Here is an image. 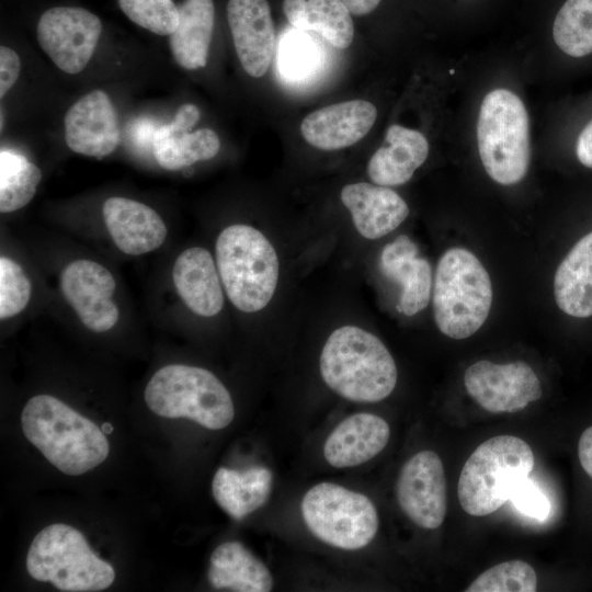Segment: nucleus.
I'll return each instance as SVG.
<instances>
[{"label": "nucleus", "instance_id": "1", "mask_svg": "<svg viewBox=\"0 0 592 592\" xmlns=\"http://www.w3.org/2000/svg\"><path fill=\"white\" fill-rule=\"evenodd\" d=\"M21 426L25 437L66 475H82L109 456L102 429L54 396L31 398L22 410Z\"/></svg>", "mask_w": 592, "mask_h": 592}, {"label": "nucleus", "instance_id": "2", "mask_svg": "<svg viewBox=\"0 0 592 592\" xmlns=\"http://www.w3.org/2000/svg\"><path fill=\"white\" fill-rule=\"evenodd\" d=\"M320 374L334 392L356 402L387 398L398 377L385 344L355 326H343L329 335L320 354Z\"/></svg>", "mask_w": 592, "mask_h": 592}, {"label": "nucleus", "instance_id": "3", "mask_svg": "<svg viewBox=\"0 0 592 592\" xmlns=\"http://www.w3.org/2000/svg\"><path fill=\"white\" fill-rule=\"evenodd\" d=\"M216 265L232 305L243 312L262 310L278 281V258L258 229L236 224L225 228L215 246Z\"/></svg>", "mask_w": 592, "mask_h": 592}, {"label": "nucleus", "instance_id": "4", "mask_svg": "<svg viewBox=\"0 0 592 592\" xmlns=\"http://www.w3.org/2000/svg\"><path fill=\"white\" fill-rule=\"evenodd\" d=\"M535 465L531 446L513 435H498L481 443L459 475L457 496L463 510L486 516L510 500L513 489Z\"/></svg>", "mask_w": 592, "mask_h": 592}, {"label": "nucleus", "instance_id": "5", "mask_svg": "<svg viewBox=\"0 0 592 592\" xmlns=\"http://www.w3.org/2000/svg\"><path fill=\"white\" fill-rule=\"evenodd\" d=\"M492 303L488 272L470 251L452 248L443 253L433 286L434 320L448 338L473 335L486 321Z\"/></svg>", "mask_w": 592, "mask_h": 592}, {"label": "nucleus", "instance_id": "6", "mask_svg": "<svg viewBox=\"0 0 592 592\" xmlns=\"http://www.w3.org/2000/svg\"><path fill=\"white\" fill-rule=\"evenodd\" d=\"M148 408L163 418H186L209 430L231 423L235 407L225 385L212 372L183 364L158 369L145 388Z\"/></svg>", "mask_w": 592, "mask_h": 592}, {"label": "nucleus", "instance_id": "7", "mask_svg": "<svg viewBox=\"0 0 592 592\" xmlns=\"http://www.w3.org/2000/svg\"><path fill=\"white\" fill-rule=\"evenodd\" d=\"M29 574L50 581L66 592H94L109 588L113 567L98 557L83 534L67 524H52L33 539L26 556Z\"/></svg>", "mask_w": 592, "mask_h": 592}, {"label": "nucleus", "instance_id": "8", "mask_svg": "<svg viewBox=\"0 0 592 592\" xmlns=\"http://www.w3.org/2000/svg\"><path fill=\"white\" fill-rule=\"evenodd\" d=\"M479 156L488 175L499 184L519 183L530 164V125L525 105L508 89L483 98L477 122Z\"/></svg>", "mask_w": 592, "mask_h": 592}, {"label": "nucleus", "instance_id": "9", "mask_svg": "<svg viewBox=\"0 0 592 592\" xmlns=\"http://www.w3.org/2000/svg\"><path fill=\"white\" fill-rule=\"evenodd\" d=\"M309 531L323 543L344 550L367 546L378 531V514L363 493L333 482L310 488L300 503Z\"/></svg>", "mask_w": 592, "mask_h": 592}, {"label": "nucleus", "instance_id": "10", "mask_svg": "<svg viewBox=\"0 0 592 592\" xmlns=\"http://www.w3.org/2000/svg\"><path fill=\"white\" fill-rule=\"evenodd\" d=\"M42 49L64 72L75 75L91 59L102 33V23L92 12L77 7H55L37 23Z\"/></svg>", "mask_w": 592, "mask_h": 592}, {"label": "nucleus", "instance_id": "11", "mask_svg": "<svg viewBox=\"0 0 592 592\" xmlns=\"http://www.w3.org/2000/svg\"><path fill=\"white\" fill-rule=\"evenodd\" d=\"M464 385L468 395L491 413L520 411L543 394L537 375L521 361L508 364L478 361L466 369Z\"/></svg>", "mask_w": 592, "mask_h": 592}, {"label": "nucleus", "instance_id": "12", "mask_svg": "<svg viewBox=\"0 0 592 592\" xmlns=\"http://www.w3.org/2000/svg\"><path fill=\"white\" fill-rule=\"evenodd\" d=\"M401 511L419 527L435 530L447 511L446 479L440 456L422 451L402 466L396 485Z\"/></svg>", "mask_w": 592, "mask_h": 592}, {"label": "nucleus", "instance_id": "13", "mask_svg": "<svg viewBox=\"0 0 592 592\" xmlns=\"http://www.w3.org/2000/svg\"><path fill=\"white\" fill-rule=\"evenodd\" d=\"M60 288L81 322L91 331L105 332L118 320V308L112 300L116 282L98 262L76 260L61 272Z\"/></svg>", "mask_w": 592, "mask_h": 592}, {"label": "nucleus", "instance_id": "14", "mask_svg": "<svg viewBox=\"0 0 592 592\" xmlns=\"http://www.w3.org/2000/svg\"><path fill=\"white\" fill-rule=\"evenodd\" d=\"M64 123L66 144L77 153L101 159L118 144L117 114L102 90H93L75 102Z\"/></svg>", "mask_w": 592, "mask_h": 592}, {"label": "nucleus", "instance_id": "15", "mask_svg": "<svg viewBox=\"0 0 592 592\" xmlns=\"http://www.w3.org/2000/svg\"><path fill=\"white\" fill-rule=\"evenodd\" d=\"M227 19L238 59L253 78L263 77L275 52V29L266 0H229Z\"/></svg>", "mask_w": 592, "mask_h": 592}, {"label": "nucleus", "instance_id": "16", "mask_svg": "<svg viewBox=\"0 0 592 592\" xmlns=\"http://www.w3.org/2000/svg\"><path fill=\"white\" fill-rule=\"evenodd\" d=\"M200 119L196 105L180 106L173 121L160 126L152 140L153 157L167 170H179L214 158L220 148L218 135L210 128L190 132Z\"/></svg>", "mask_w": 592, "mask_h": 592}, {"label": "nucleus", "instance_id": "17", "mask_svg": "<svg viewBox=\"0 0 592 592\" xmlns=\"http://www.w3.org/2000/svg\"><path fill=\"white\" fill-rule=\"evenodd\" d=\"M376 107L365 100L331 104L311 112L301 122L304 139L321 150H338L360 141L373 127Z\"/></svg>", "mask_w": 592, "mask_h": 592}, {"label": "nucleus", "instance_id": "18", "mask_svg": "<svg viewBox=\"0 0 592 592\" xmlns=\"http://www.w3.org/2000/svg\"><path fill=\"white\" fill-rule=\"evenodd\" d=\"M102 215L115 246L126 254L153 251L167 238L168 230L160 215L140 202L110 197L102 206Z\"/></svg>", "mask_w": 592, "mask_h": 592}, {"label": "nucleus", "instance_id": "19", "mask_svg": "<svg viewBox=\"0 0 592 592\" xmlns=\"http://www.w3.org/2000/svg\"><path fill=\"white\" fill-rule=\"evenodd\" d=\"M418 253L417 244L400 235L383 248L379 258L382 273L401 286L397 310L408 317L423 310L431 297V265Z\"/></svg>", "mask_w": 592, "mask_h": 592}, {"label": "nucleus", "instance_id": "20", "mask_svg": "<svg viewBox=\"0 0 592 592\" xmlns=\"http://www.w3.org/2000/svg\"><path fill=\"white\" fill-rule=\"evenodd\" d=\"M358 234L371 240L394 231L409 215L405 200L388 186L366 182L345 185L340 194Z\"/></svg>", "mask_w": 592, "mask_h": 592}, {"label": "nucleus", "instance_id": "21", "mask_svg": "<svg viewBox=\"0 0 592 592\" xmlns=\"http://www.w3.org/2000/svg\"><path fill=\"white\" fill-rule=\"evenodd\" d=\"M390 437L388 423L380 417L361 412L350 415L330 433L323 456L335 468L354 467L379 454Z\"/></svg>", "mask_w": 592, "mask_h": 592}, {"label": "nucleus", "instance_id": "22", "mask_svg": "<svg viewBox=\"0 0 592 592\" xmlns=\"http://www.w3.org/2000/svg\"><path fill=\"white\" fill-rule=\"evenodd\" d=\"M172 281L180 298L195 315L213 317L223 309L221 280L206 249L184 250L174 262Z\"/></svg>", "mask_w": 592, "mask_h": 592}, {"label": "nucleus", "instance_id": "23", "mask_svg": "<svg viewBox=\"0 0 592 592\" xmlns=\"http://www.w3.org/2000/svg\"><path fill=\"white\" fill-rule=\"evenodd\" d=\"M428 155L429 143L422 133L394 124L369 159L367 174L377 185H401L412 178Z\"/></svg>", "mask_w": 592, "mask_h": 592}, {"label": "nucleus", "instance_id": "24", "mask_svg": "<svg viewBox=\"0 0 592 592\" xmlns=\"http://www.w3.org/2000/svg\"><path fill=\"white\" fill-rule=\"evenodd\" d=\"M207 578L218 590L269 592L273 588L269 568L238 542L220 544L213 551Z\"/></svg>", "mask_w": 592, "mask_h": 592}, {"label": "nucleus", "instance_id": "25", "mask_svg": "<svg viewBox=\"0 0 592 592\" xmlns=\"http://www.w3.org/2000/svg\"><path fill=\"white\" fill-rule=\"evenodd\" d=\"M554 295L565 314L578 318L592 316V231L582 237L559 264Z\"/></svg>", "mask_w": 592, "mask_h": 592}, {"label": "nucleus", "instance_id": "26", "mask_svg": "<svg viewBox=\"0 0 592 592\" xmlns=\"http://www.w3.org/2000/svg\"><path fill=\"white\" fill-rule=\"evenodd\" d=\"M215 21L213 0H185L179 8V24L170 35L173 58L184 69L195 70L207 64Z\"/></svg>", "mask_w": 592, "mask_h": 592}, {"label": "nucleus", "instance_id": "27", "mask_svg": "<svg viewBox=\"0 0 592 592\" xmlns=\"http://www.w3.org/2000/svg\"><path fill=\"white\" fill-rule=\"evenodd\" d=\"M283 11L294 29L315 33L335 48L353 42L351 12L341 0H284Z\"/></svg>", "mask_w": 592, "mask_h": 592}, {"label": "nucleus", "instance_id": "28", "mask_svg": "<svg viewBox=\"0 0 592 592\" xmlns=\"http://www.w3.org/2000/svg\"><path fill=\"white\" fill-rule=\"evenodd\" d=\"M272 473L266 467L246 470L220 467L214 475L212 491L217 504L235 520H241L269 499Z\"/></svg>", "mask_w": 592, "mask_h": 592}, {"label": "nucleus", "instance_id": "29", "mask_svg": "<svg viewBox=\"0 0 592 592\" xmlns=\"http://www.w3.org/2000/svg\"><path fill=\"white\" fill-rule=\"evenodd\" d=\"M41 170L24 156L0 152V212L11 213L31 202L41 182Z\"/></svg>", "mask_w": 592, "mask_h": 592}, {"label": "nucleus", "instance_id": "30", "mask_svg": "<svg viewBox=\"0 0 592 592\" xmlns=\"http://www.w3.org/2000/svg\"><path fill=\"white\" fill-rule=\"evenodd\" d=\"M553 37L557 46L571 57L592 53V0H567L558 11Z\"/></svg>", "mask_w": 592, "mask_h": 592}, {"label": "nucleus", "instance_id": "31", "mask_svg": "<svg viewBox=\"0 0 592 592\" xmlns=\"http://www.w3.org/2000/svg\"><path fill=\"white\" fill-rule=\"evenodd\" d=\"M537 577L534 568L523 560L498 563L479 574L466 592H534Z\"/></svg>", "mask_w": 592, "mask_h": 592}, {"label": "nucleus", "instance_id": "32", "mask_svg": "<svg viewBox=\"0 0 592 592\" xmlns=\"http://www.w3.org/2000/svg\"><path fill=\"white\" fill-rule=\"evenodd\" d=\"M124 14L137 25L158 35H171L179 24L173 0H118Z\"/></svg>", "mask_w": 592, "mask_h": 592}, {"label": "nucleus", "instance_id": "33", "mask_svg": "<svg viewBox=\"0 0 592 592\" xmlns=\"http://www.w3.org/2000/svg\"><path fill=\"white\" fill-rule=\"evenodd\" d=\"M32 285L22 267L8 257L0 258V318L20 314L29 304Z\"/></svg>", "mask_w": 592, "mask_h": 592}, {"label": "nucleus", "instance_id": "34", "mask_svg": "<svg viewBox=\"0 0 592 592\" xmlns=\"http://www.w3.org/2000/svg\"><path fill=\"white\" fill-rule=\"evenodd\" d=\"M318 50L308 32H289L281 42L280 67L285 76L303 78L312 71Z\"/></svg>", "mask_w": 592, "mask_h": 592}, {"label": "nucleus", "instance_id": "35", "mask_svg": "<svg viewBox=\"0 0 592 592\" xmlns=\"http://www.w3.org/2000/svg\"><path fill=\"white\" fill-rule=\"evenodd\" d=\"M510 501L522 514L544 521L550 513V501L538 485L528 477L523 479L512 491Z\"/></svg>", "mask_w": 592, "mask_h": 592}, {"label": "nucleus", "instance_id": "36", "mask_svg": "<svg viewBox=\"0 0 592 592\" xmlns=\"http://www.w3.org/2000/svg\"><path fill=\"white\" fill-rule=\"evenodd\" d=\"M21 70V60L18 54L10 47H0V96L13 87Z\"/></svg>", "mask_w": 592, "mask_h": 592}, {"label": "nucleus", "instance_id": "37", "mask_svg": "<svg viewBox=\"0 0 592 592\" xmlns=\"http://www.w3.org/2000/svg\"><path fill=\"white\" fill-rule=\"evenodd\" d=\"M576 152L579 161L592 169V121L580 133Z\"/></svg>", "mask_w": 592, "mask_h": 592}, {"label": "nucleus", "instance_id": "38", "mask_svg": "<svg viewBox=\"0 0 592 592\" xmlns=\"http://www.w3.org/2000/svg\"><path fill=\"white\" fill-rule=\"evenodd\" d=\"M578 457L583 470L592 479V426L585 429L579 439Z\"/></svg>", "mask_w": 592, "mask_h": 592}, {"label": "nucleus", "instance_id": "39", "mask_svg": "<svg viewBox=\"0 0 592 592\" xmlns=\"http://www.w3.org/2000/svg\"><path fill=\"white\" fill-rule=\"evenodd\" d=\"M354 15H365L373 12L382 0H341Z\"/></svg>", "mask_w": 592, "mask_h": 592}, {"label": "nucleus", "instance_id": "40", "mask_svg": "<svg viewBox=\"0 0 592 592\" xmlns=\"http://www.w3.org/2000/svg\"><path fill=\"white\" fill-rule=\"evenodd\" d=\"M101 429H102V431H103L104 433H107V434L111 433V432L113 431L112 425L109 424V423H103Z\"/></svg>", "mask_w": 592, "mask_h": 592}]
</instances>
